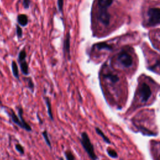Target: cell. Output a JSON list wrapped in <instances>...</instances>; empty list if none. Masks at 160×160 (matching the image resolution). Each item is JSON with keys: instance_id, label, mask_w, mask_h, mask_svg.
Wrapping results in <instances>:
<instances>
[{"instance_id": "obj_15", "label": "cell", "mask_w": 160, "mask_h": 160, "mask_svg": "<svg viewBox=\"0 0 160 160\" xmlns=\"http://www.w3.org/2000/svg\"><path fill=\"white\" fill-rule=\"evenodd\" d=\"M42 136L43 137L45 141V143H46L47 146L48 147H50V148L51 149L52 148V146H51V141H50V137H49V135H48V133L46 130H45L42 132Z\"/></svg>"}, {"instance_id": "obj_22", "label": "cell", "mask_w": 160, "mask_h": 160, "mask_svg": "<svg viewBox=\"0 0 160 160\" xmlns=\"http://www.w3.org/2000/svg\"><path fill=\"white\" fill-rule=\"evenodd\" d=\"M16 35L18 38H21L23 37V29L22 28L20 27V25H16Z\"/></svg>"}, {"instance_id": "obj_5", "label": "cell", "mask_w": 160, "mask_h": 160, "mask_svg": "<svg viewBox=\"0 0 160 160\" xmlns=\"http://www.w3.org/2000/svg\"><path fill=\"white\" fill-rule=\"evenodd\" d=\"M139 96L142 102H146L150 98L151 91L150 88L146 83H143L141 84L139 87Z\"/></svg>"}, {"instance_id": "obj_1", "label": "cell", "mask_w": 160, "mask_h": 160, "mask_svg": "<svg viewBox=\"0 0 160 160\" xmlns=\"http://www.w3.org/2000/svg\"><path fill=\"white\" fill-rule=\"evenodd\" d=\"M113 0H98V19L104 26H108L110 21V15L108 9L112 4Z\"/></svg>"}, {"instance_id": "obj_18", "label": "cell", "mask_w": 160, "mask_h": 160, "mask_svg": "<svg viewBox=\"0 0 160 160\" xmlns=\"http://www.w3.org/2000/svg\"><path fill=\"white\" fill-rule=\"evenodd\" d=\"M64 155L66 160H76L75 156L70 150H66L64 152Z\"/></svg>"}, {"instance_id": "obj_9", "label": "cell", "mask_w": 160, "mask_h": 160, "mask_svg": "<svg viewBox=\"0 0 160 160\" xmlns=\"http://www.w3.org/2000/svg\"><path fill=\"white\" fill-rule=\"evenodd\" d=\"M17 21L21 27H26L29 22L28 16L25 14H20L17 16Z\"/></svg>"}, {"instance_id": "obj_24", "label": "cell", "mask_w": 160, "mask_h": 160, "mask_svg": "<svg viewBox=\"0 0 160 160\" xmlns=\"http://www.w3.org/2000/svg\"><path fill=\"white\" fill-rule=\"evenodd\" d=\"M31 4V0H23V8L25 10L29 8Z\"/></svg>"}, {"instance_id": "obj_21", "label": "cell", "mask_w": 160, "mask_h": 160, "mask_svg": "<svg viewBox=\"0 0 160 160\" xmlns=\"http://www.w3.org/2000/svg\"><path fill=\"white\" fill-rule=\"evenodd\" d=\"M15 149L21 155H24V147L20 143H17L15 145Z\"/></svg>"}, {"instance_id": "obj_13", "label": "cell", "mask_w": 160, "mask_h": 160, "mask_svg": "<svg viewBox=\"0 0 160 160\" xmlns=\"http://www.w3.org/2000/svg\"><path fill=\"white\" fill-rule=\"evenodd\" d=\"M104 78H105L106 79L109 80V81L111 83H116L119 81V78L116 75H114V74L110 73H107L105 74V75H104Z\"/></svg>"}, {"instance_id": "obj_4", "label": "cell", "mask_w": 160, "mask_h": 160, "mask_svg": "<svg viewBox=\"0 0 160 160\" xmlns=\"http://www.w3.org/2000/svg\"><path fill=\"white\" fill-rule=\"evenodd\" d=\"M117 59L119 63L126 68L130 67L133 63V58L126 51H121L119 53Z\"/></svg>"}, {"instance_id": "obj_7", "label": "cell", "mask_w": 160, "mask_h": 160, "mask_svg": "<svg viewBox=\"0 0 160 160\" xmlns=\"http://www.w3.org/2000/svg\"><path fill=\"white\" fill-rule=\"evenodd\" d=\"M17 109H18V116H19V118L23 125L24 130L28 132H32V126L28 123L25 121V119L24 118V116H23L24 112H23V108L21 106H18Z\"/></svg>"}, {"instance_id": "obj_10", "label": "cell", "mask_w": 160, "mask_h": 160, "mask_svg": "<svg viewBox=\"0 0 160 160\" xmlns=\"http://www.w3.org/2000/svg\"><path fill=\"white\" fill-rule=\"evenodd\" d=\"M44 100L46 103V105L47 107V112H48V114L49 118L51 120V121H54V116H53V110H52V106H51V100L50 99V98L48 96H45L44 97Z\"/></svg>"}, {"instance_id": "obj_17", "label": "cell", "mask_w": 160, "mask_h": 160, "mask_svg": "<svg viewBox=\"0 0 160 160\" xmlns=\"http://www.w3.org/2000/svg\"><path fill=\"white\" fill-rule=\"evenodd\" d=\"M96 48L98 50H110L112 48L109 45H108L106 43H98L96 45Z\"/></svg>"}, {"instance_id": "obj_20", "label": "cell", "mask_w": 160, "mask_h": 160, "mask_svg": "<svg viewBox=\"0 0 160 160\" xmlns=\"http://www.w3.org/2000/svg\"><path fill=\"white\" fill-rule=\"evenodd\" d=\"M58 10L59 13L61 14L63 13V7H64V0H57Z\"/></svg>"}, {"instance_id": "obj_11", "label": "cell", "mask_w": 160, "mask_h": 160, "mask_svg": "<svg viewBox=\"0 0 160 160\" xmlns=\"http://www.w3.org/2000/svg\"><path fill=\"white\" fill-rule=\"evenodd\" d=\"M20 65V70L21 73H23V75L24 76H28L29 74V66L27 63L26 60H24L23 61H21V62L18 63Z\"/></svg>"}, {"instance_id": "obj_14", "label": "cell", "mask_w": 160, "mask_h": 160, "mask_svg": "<svg viewBox=\"0 0 160 160\" xmlns=\"http://www.w3.org/2000/svg\"><path fill=\"white\" fill-rule=\"evenodd\" d=\"M95 130H96V133L98 134V135H100V136L103 138V141H104V142H106L108 144H109L111 142H110V140L109 139V138L106 136L105 134H104V133L102 131V130H101V129H100L99 128H95Z\"/></svg>"}, {"instance_id": "obj_19", "label": "cell", "mask_w": 160, "mask_h": 160, "mask_svg": "<svg viewBox=\"0 0 160 160\" xmlns=\"http://www.w3.org/2000/svg\"><path fill=\"white\" fill-rule=\"evenodd\" d=\"M27 83H28V88L31 90V91L33 93L34 90V84L32 78L31 77L27 78Z\"/></svg>"}, {"instance_id": "obj_2", "label": "cell", "mask_w": 160, "mask_h": 160, "mask_svg": "<svg viewBox=\"0 0 160 160\" xmlns=\"http://www.w3.org/2000/svg\"><path fill=\"white\" fill-rule=\"evenodd\" d=\"M79 139L82 147L86 153H87L88 156L92 160H97L98 157L95 152L94 146L92 144L88 133L85 131L82 132L81 134V138Z\"/></svg>"}, {"instance_id": "obj_23", "label": "cell", "mask_w": 160, "mask_h": 160, "mask_svg": "<svg viewBox=\"0 0 160 160\" xmlns=\"http://www.w3.org/2000/svg\"><path fill=\"white\" fill-rule=\"evenodd\" d=\"M107 153L108 154V155L112 157L113 158H118V154H117L116 151L112 150V149H108L107 150Z\"/></svg>"}, {"instance_id": "obj_8", "label": "cell", "mask_w": 160, "mask_h": 160, "mask_svg": "<svg viewBox=\"0 0 160 160\" xmlns=\"http://www.w3.org/2000/svg\"><path fill=\"white\" fill-rule=\"evenodd\" d=\"M8 114L10 116L12 122H13V123L15 124L16 125H17L18 126H19L20 128H21L24 130L23 125L21 123V121L19 118V116H17V114L15 113L13 109H10V112H8Z\"/></svg>"}, {"instance_id": "obj_16", "label": "cell", "mask_w": 160, "mask_h": 160, "mask_svg": "<svg viewBox=\"0 0 160 160\" xmlns=\"http://www.w3.org/2000/svg\"><path fill=\"white\" fill-rule=\"evenodd\" d=\"M26 56L27 54L26 52L25 49L23 48L20 51L19 54H18V62H21V61H23L24 60H26Z\"/></svg>"}, {"instance_id": "obj_3", "label": "cell", "mask_w": 160, "mask_h": 160, "mask_svg": "<svg viewBox=\"0 0 160 160\" xmlns=\"http://www.w3.org/2000/svg\"><path fill=\"white\" fill-rule=\"evenodd\" d=\"M148 23L151 25H153L160 22V8H151L148 11Z\"/></svg>"}, {"instance_id": "obj_12", "label": "cell", "mask_w": 160, "mask_h": 160, "mask_svg": "<svg viewBox=\"0 0 160 160\" xmlns=\"http://www.w3.org/2000/svg\"><path fill=\"white\" fill-rule=\"evenodd\" d=\"M11 70H12V73H13V76L19 80L20 79V73H19V69H18V66L17 65V63L15 61H12L11 62Z\"/></svg>"}, {"instance_id": "obj_25", "label": "cell", "mask_w": 160, "mask_h": 160, "mask_svg": "<svg viewBox=\"0 0 160 160\" xmlns=\"http://www.w3.org/2000/svg\"><path fill=\"white\" fill-rule=\"evenodd\" d=\"M59 160H64V159L63 158H59Z\"/></svg>"}, {"instance_id": "obj_6", "label": "cell", "mask_w": 160, "mask_h": 160, "mask_svg": "<svg viewBox=\"0 0 160 160\" xmlns=\"http://www.w3.org/2000/svg\"><path fill=\"white\" fill-rule=\"evenodd\" d=\"M70 42H71V34L70 32H68L67 33L65 39L63 43V54L65 57L67 54L68 59H71V55H70Z\"/></svg>"}]
</instances>
